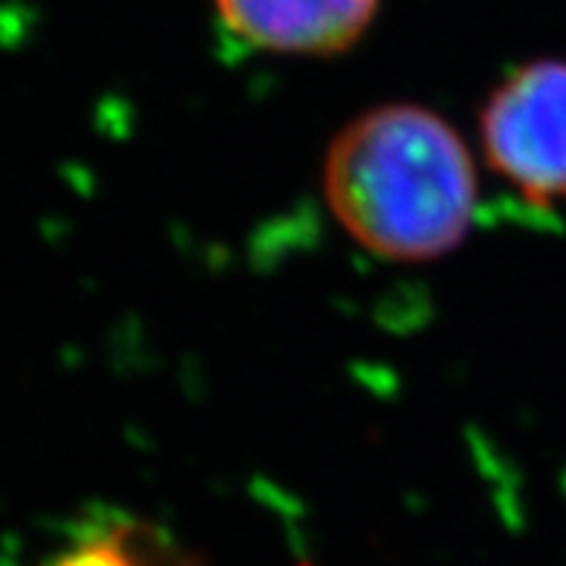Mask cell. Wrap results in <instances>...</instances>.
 Segmentation results:
<instances>
[{"instance_id":"6da1fadb","label":"cell","mask_w":566,"mask_h":566,"mask_svg":"<svg viewBox=\"0 0 566 566\" xmlns=\"http://www.w3.org/2000/svg\"><path fill=\"white\" fill-rule=\"evenodd\" d=\"M324 191L338 223L388 261H433L469 234L478 177L465 142L419 105L367 111L333 139Z\"/></svg>"},{"instance_id":"7a4b0ae2","label":"cell","mask_w":566,"mask_h":566,"mask_svg":"<svg viewBox=\"0 0 566 566\" xmlns=\"http://www.w3.org/2000/svg\"><path fill=\"white\" fill-rule=\"evenodd\" d=\"M483 148L526 200H566V61H532L494 90L483 111Z\"/></svg>"},{"instance_id":"3957f363","label":"cell","mask_w":566,"mask_h":566,"mask_svg":"<svg viewBox=\"0 0 566 566\" xmlns=\"http://www.w3.org/2000/svg\"><path fill=\"white\" fill-rule=\"evenodd\" d=\"M214 7L247 44L269 53L333 55L365 35L379 0H214Z\"/></svg>"}]
</instances>
